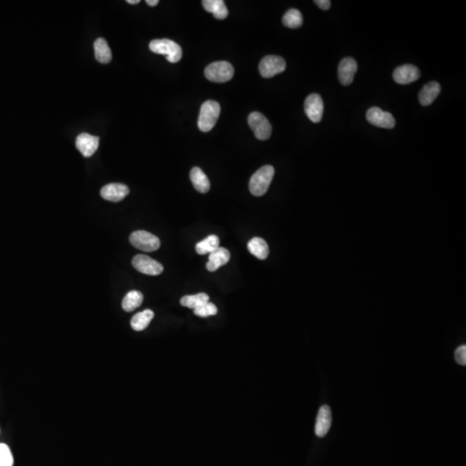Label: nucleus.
Masks as SVG:
<instances>
[{
    "mask_svg": "<svg viewBox=\"0 0 466 466\" xmlns=\"http://www.w3.org/2000/svg\"><path fill=\"white\" fill-rule=\"evenodd\" d=\"M441 228V211L429 200L411 202L400 217L396 254L402 263L417 265L431 249Z\"/></svg>",
    "mask_w": 466,
    "mask_h": 466,
    "instance_id": "1",
    "label": "nucleus"
},
{
    "mask_svg": "<svg viewBox=\"0 0 466 466\" xmlns=\"http://www.w3.org/2000/svg\"><path fill=\"white\" fill-rule=\"evenodd\" d=\"M299 99L311 107L332 111L342 127H352L365 115V99L358 88L339 78H311L299 86Z\"/></svg>",
    "mask_w": 466,
    "mask_h": 466,
    "instance_id": "2",
    "label": "nucleus"
},
{
    "mask_svg": "<svg viewBox=\"0 0 466 466\" xmlns=\"http://www.w3.org/2000/svg\"><path fill=\"white\" fill-rule=\"evenodd\" d=\"M410 152L420 163L448 167L465 157L466 132L448 121L425 125L411 135Z\"/></svg>",
    "mask_w": 466,
    "mask_h": 466,
    "instance_id": "3",
    "label": "nucleus"
},
{
    "mask_svg": "<svg viewBox=\"0 0 466 466\" xmlns=\"http://www.w3.org/2000/svg\"><path fill=\"white\" fill-rule=\"evenodd\" d=\"M258 387V375L244 367L215 368L200 380L204 396L223 404H238L248 400Z\"/></svg>",
    "mask_w": 466,
    "mask_h": 466,
    "instance_id": "4",
    "label": "nucleus"
},
{
    "mask_svg": "<svg viewBox=\"0 0 466 466\" xmlns=\"http://www.w3.org/2000/svg\"><path fill=\"white\" fill-rule=\"evenodd\" d=\"M199 277L177 267L159 268L152 277V294L169 315H180L198 296Z\"/></svg>",
    "mask_w": 466,
    "mask_h": 466,
    "instance_id": "5",
    "label": "nucleus"
},
{
    "mask_svg": "<svg viewBox=\"0 0 466 466\" xmlns=\"http://www.w3.org/2000/svg\"><path fill=\"white\" fill-rule=\"evenodd\" d=\"M380 360L389 377L402 387H413L420 380V363L415 352L396 333L383 337Z\"/></svg>",
    "mask_w": 466,
    "mask_h": 466,
    "instance_id": "6",
    "label": "nucleus"
},
{
    "mask_svg": "<svg viewBox=\"0 0 466 466\" xmlns=\"http://www.w3.org/2000/svg\"><path fill=\"white\" fill-rule=\"evenodd\" d=\"M404 9L408 17L425 26L433 38H450L456 32V17L446 0H408Z\"/></svg>",
    "mask_w": 466,
    "mask_h": 466,
    "instance_id": "7",
    "label": "nucleus"
},
{
    "mask_svg": "<svg viewBox=\"0 0 466 466\" xmlns=\"http://www.w3.org/2000/svg\"><path fill=\"white\" fill-rule=\"evenodd\" d=\"M190 116L204 127L215 128L223 121V102L218 94L217 86L208 76H196L188 85Z\"/></svg>",
    "mask_w": 466,
    "mask_h": 466,
    "instance_id": "8",
    "label": "nucleus"
},
{
    "mask_svg": "<svg viewBox=\"0 0 466 466\" xmlns=\"http://www.w3.org/2000/svg\"><path fill=\"white\" fill-rule=\"evenodd\" d=\"M292 7L299 13H311L318 7L317 0H292Z\"/></svg>",
    "mask_w": 466,
    "mask_h": 466,
    "instance_id": "9",
    "label": "nucleus"
},
{
    "mask_svg": "<svg viewBox=\"0 0 466 466\" xmlns=\"http://www.w3.org/2000/svg\"><path fill=\"white\" fill-rule=\"evenodd\" d=\"M252 4L261 9H275L280 5V0H254Z\"/></svg>",
    "mask_w": 466,
    "mask_h": 466,
    "instance_id": "10",
    "label": "nucleus"
},
{
    "mask_svg": "<svg viewBox=\"0 0 466 466\" xmlns=\"http://www.w3.org/2000/svg\"><path fill=\"white\" fill-rule=\"evenodd\" d=\"M265 466H300L296 463H290V461H273V463H268Z\"/></svg>",
    "mask_w": 466,
    "mask_h": 466,
    "instance_id": "11",
    "label": "nucleus"
}]
</instances>
